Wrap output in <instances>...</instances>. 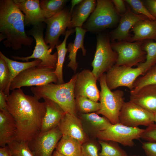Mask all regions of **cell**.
<instances>
[{
	"label": "cell",
	"mask_w": 156,
	"mask_h": 156,
	"mask_svg": "<svg viewBox=\"0 0 156 156\" xmlns=\"http://www.w3.org/2000/svg\"><path fill=\"white\" fill-rule=\"evenodd\" d=\"M143 48L146 53V59L145 62L140 64L138 66L143 68L146 73L156 64V41L150 40L143 41Z\"/></svg>",
	"instance_id": "cell-30"
},
{
	"label": "cell",
	"mask_w": 156,
	"mask_h": 156,
	"mask_svg": "<svg viewBox=\"0 0 156 156\" xmlns=\"http://www.w3.org/2000/svg\"><path fill=\"white\" fill-rule=\"evenodd\" d=\"M130 101L153 114L156 113V85H149L130 92Z\"/></svg>",
	"instance_id": "cell-19"
},
{
	"label": "cell",
	"mask_w": 156,
	"mask_h": 156,
	"mask_svg": "<svg viewBox=\"0 0 156 156\" xmlns=\"http://www.w3.org/2000/svg\"><path fill=\"white\" fill-rule=\"evenodd\" d=\"M62 135H67L79 141L82 144L88 138L80 118L77 116L65 113L58 125Z\"/></svg>",
	"instance_id": "cell-17"
},
{
	"label": "cell",
	"mask_w": 156,
	"mask_h": 156,
	"mask_svg": "<svg viewBox=\"0 0 156 156\" xmlns=\"http://www.w3.org/2000/svg\"><path fill=\"white\" fill-rule=\"evenodd\" d=\"M112 1L116 11L121 16L126 13L127 8L125 5V0H112Z\"/></svg>",
	"instance_id": "cell-40"
},
{
	"label": "cell",
	"mask_w": 156,
	"mask_h": 156,
	"mask_svg": "<svg viewBox=\"0 0 156 156\" xmlns=\"http://www.w3.org/2000/svg\"><path fill=\"white\" fill-rule=\"evenodd\" d=\"M55 69L38 66L29 68L20 73L12 81L10 90L23 86H40L51 83H57Z\"/></svg>",
	"instance_id": "cell-8"
},
{
	"label": "cell",
	"mask_w": 156,
	"mask_h": 156,
	"mask_svg": "<svg viewBox=\"0 0 156 156\" xmlns=\"http://www.w3.org/2000/svg\"><path fill=\"white\" fill-rule=\"evenodd\" d=\"M96 5V1L95 0H82L73 10L67 29L82 27L85 22L94 10Z\"/></svg>",
	"instance_id": "cell-23"
},
{
	"label": "cell",
	"mask_w": 156,
	"mask_h": 156,
	"mask_svg": "<svg viewBox=\"0 0 156 156\" xmlns=\"http://www.w3.org/2000/svg\"><path fill=\"white\" fill-rule=\"evenodd\" d=\"M145 73L144 69L139 66L137 68L125 66L114 65L106 73L107 85L111 90L120 86H125L131 90L134 83L140 75Z\"/></svg>",
	"instance_id": "cell-10"
},
{
	"label": "cell",
	"mask_w": 156,
	"mask_h": 156,
	"mask_svg": "<svg viewBox=\"0 0 156 156\" xmlns=\"http://www.w3.org/2000/svg\"><path fill=\"white\" fill-rule=\"evenodd\" d=\"M0 156H12L11 151L8 145L0 147Z\"/></svg>",
	"instance_id": "cell-43"
},
{
	"label": "cell",
	"mask_w": 156,
	"mask_h": 156,
	"mask_svg": "<svg viewBox=\"0 0 156 156\" xmlns=\"http://www.w3.org/2000/svg\"><path fill=\"white\" fill-rule=\"evenodd\" d=\"M7 96L0 90V110L8 112L7 103Z\"/></svg>",
	"instance_id": "cell-42"
},
{
	"label": "cell",
	"mask_w": 156,
	"mask_h": 156,
	"mask_svg": "<svg viewBox=\"0 0 156 156\" xmlns=\"http://www.w3.org/2000/svg\"><path fill=\"white\" fill-rule=\"evenodd\" d=\"M52 156H66L65 155H64L59 152H58V151H56V150H55L54 151Z\"/></svg>",
	"instance_id": "cell-45"
},
{
	"label": "cell",
	"mask_w": 156,
	"mask_h": 156,
	"mask_svg": "<svg viewBox=\"0 0 156 156\" xmlns=\"http://www.w3.org/2000/svg\"><path fill=\"white\" fill-rule=\"evenodd\" d=\"M44 23L33 26L32 28L28 31V34L32 36L36 41V46L32 55L26 57L14 56H11V57L15 60L26 62L32 58L39 59L41 62L37 66L55 69L57 60V53L56 52L51 54L53 50L45 42L44 37Z\"/></svg>",
	"instance_id": "cell-6"
},
{
	"label": "cell",
	"mask_w": 156,
	"mask_h": 156,
	"mask_svg": "<svg viewBox=\"0 0 156 156\" xmlns=\"http://www.w3.org/2000/svg\"><path fill=\"white\" fill-rule=\"evenodd\" d=\"M82 144L68 136L62 135L55 147V150L66 156H83Z\"/></svg>",
	"instance_id": "cell-26"
},
{
	"label": "cell",
	"mask_w": 156,
	"mask_h": 156,
	"mask_svg": "<svg viewBox=\"0 0 156 156\" xmlns=\"http://www.w3.org/2000/svg\"><path fill=\"white\" fill-rule=\"evenodd\" d=\"M120 17L112 0H97L94 10L82 28L87 31L98 32L118 24Z\"/></svg>",
	"instance_id": "cell-4"
},
{
	"label": "cell",
	"mask_w": 156,
	"mask_h": 156,
	"mask_svg": "<svg viewBox=\"0 0 156 156\" xmlns=\"http://www.w3.org/2000/svg\"><path fill=\"white\" fill-rule=\"evenodd\" d=\"M15 121L8 111L0 110V146H4L16 140Z\"/></svg>",
	"instance_id": "cell-21"
},
{
	"label": "cell",
	"mask_w": 156,
	"mask_h": 156,
	"mask_svg": "<svg viewBox=\"0 0 156 156\" xmlns=\"http://www.w3.org/2000/svg\"><path fill=\"white\" fill-rule=\"evenodd\" d=\"M24 15L13 0H0V41L6 47L18 50L29 46L34 38L25 30Z\"/></svg>",
	"instance_id": "cell-2"
},
{
	"label": "cell",
	"mask_w": 156,
	"mask_h": 156,
	"mask_svg": "<svg viewBox=\"0 0 156 156\" xmlns=\"http://www.w3.org/2000/svg\"><path fill=\"white\" fill-rule=\"evenodd\" d=\"M97 80L90 70L84 69L78 73L74 86L75 98L83 96L97 102L100 93L97 86Z\"/></svg>",
	"instance_id": "cell-15"
},
{
	"label": "cell",
	"mask_w": 156,
	"mask_h": 156,
	"mask_svg": "<svg viewBox=\"0 0 156 156\" xmlns=\"http://www.w3.org/2000/svg\"><path fill=\"white\" fill-rule=\"evenodd\" d=\"M75 31L74 29H67L63 42L59 44L56 45L55 47L57 53V60L54 73L57 78L58 84L64 83L63 77V67L65 57L68 51L66 47V42L69 36Z\"/></svg>",
	"instance_id": "cell-27"
},
{
	"label": "cell",
	"mask_w": 156,
	"mask_h": 156,
	"mask_svg": "<svg viewBox=\"0 0 156 156\" xmlns=\"http://www.w3.org/2000/svg\"><path fill=\"white\" fill-rule=\"evenodd\" d=\"M143 42L115 41L111 43L112 48L118 54L115 65L132 67L145 62L146 53L143 49Z\"/></svg>",
	"instance_id": "cell-9"
},
{
	"label": "cell",
	"mask_w": 156,
	"mask_h": 156,
	"mask_svg": "<svg viewBox=\"0 0 156 156\" xmlns=\"http://www.w3.org/2000/svg\"><path fill=\"white\" fill-rule=\"evenodd\" d=\"M119 122L132 127L139 125L148 127L154 123V114L134 103L124 102L120 111Z\"/></svg>",
	"instance_id": "cell-12"
},
{
	"label": "cell",
	"mask_w": 156,
	"mask_h": 156,
	"mask_svg": "<svg viewBox=\"0 0 156 156\" xmlns=\"http://www.w3.org/2000/svg\"><path fill=\"white\" fill-rule=\"evenodd\" d=\"M0 57L5 61L9 68L10 75V88L12 81L20 73L29 68L37 66L41 62V60L38 59L31 62H18L8 58L1 51Z\"/></svg>",
	"instance_id": "cell-28"
},
{
	"label": "cell",
	"mask_w": 156,
	"mask_h": 156,
	"mask_svg": "<svg viewBox=\"0 0 156 156\" xmlns=\"http://www.w3.org/2000/svg\"><path fill=\"white\" fill-rule=\"evenodd\" d=\"M99 143L101 147L99 156H125L127 155L117 143L102 140H99Z\"/></svg>",
	"instance_id": "cell-32"
},
{
	"label": "cell",
	"mask_w": 156,
	"mask_h": 156,
	"mask_svg": "<svg viewBox=\"0 0 156 156\" xmlns=\"http://www.w3.org/2000/svg\"><path fill=\"white\" fill-rule=\"evenodd\" d=\"M142 148L146 156H156V142H143Z\"/></svg>",
	"instance_id": "cell-39"
},
{
	"label": "cell",
	"mask_w": 156,
	"mask_h": 156,
	"mask_svg": "<svg viewBox=\"0 0 156 156\" xmlns=\"http://www.w3.org/2000/svg\"><path fill=\"white\" fill-rule=\"evenodd\" d=\"M125 156H141L138 155H125Z\"/></svg>",
	"instance_id": "cell-47"
},
{
	"label": "cell",
	"mask_w": 156,
	"mask_h": 156,
	"mask_svg": "<svg viewBox=\"0 0 156 156\" xmlns=\"http://www.w3.org/2000/svg\"><path fill=\"white\" fill-rule=\"evenodd\" d=\"M75 37L73 42H70L67 49L69 52L68 57L70 61L67 66L70 68L75 73L78 67V63L76 61V55L78 51L81 49L82 55H86V50L84 46V39L87 31L82 27H77L75 28Z\"/></svg>",
	"instance_id": "cell-25"
},
{
	"label": "cell",
	"mask_w": 156,
	"mask_h": 156,
	"mask_svg": "<svg viewBox=\"0 0 156 156\" xmlns=\"http://www.w3.org/2000/svg\"><path fill=\"white\" fill-rule=\"evenodd\" d=\"M44 99L46 111L44 116L40 132L49 131L58 126L65 112L57 103L47 98Z\"/></svg>",
	"instance_id": "cell-20"
},
{
	"label": "cell",
	"mask_w": 156,
	"mask_h": 156,
	"mask_svg": "<svg viewBox=\"0 0 156 156\" xmlns=\"http://www.w3.org/2000/svg\"><path fill=\"white\" fill-rule=\"evenodd\" d=\"M98 114L94 112L79 114L85 132L87 131L96 137L98 133L112 124L105 117L100 116Z\"/></svg>",
	"instance_id": "cell-24"
},
{
	"label": "cell",
	"mask_w": 156,
	"mask_h": 156,
	"mask_svg": "<svg viewBox=\"0 0 156 156\" xmlns=\"http://www.w3.org/2000/svg\"><path fill=\"white\" fill-rule=\"evenodd\" d=\"M148 18L146 16L134 13L129 8L126 13L121 16L117 27L110 33L109 36L112 42L129 41L132 36L130 32L132 27L138 22Z\"/></svg>",
	"instance_id": "cell-16"
},
{
	"label": "cell",
	"mask_w": 156,
	"mask_h": 156,
	"mask_svg": "<svg viewBox=\"0 0 156 156\" xmlns=\"http://www.w3.org/2000/svg\"><path fill=\"white\" fill-rule=\"evenodd\" d=\"M140 138L147 142H156V123L152 124L144 129Z\"/></svg>",
	"instance_id": "cell-38"
},
{
	"label": "cell",
	"mask_w": 156,
	"mask_h": 156,
	"mask_svg": "<svg viewBox=\"0 0 156 156\" xmlns=\"http://www.w3.org/2000/svg\"><path fill=\"white\" fill-rule=\"evenodd\" d=\"M78 73L66 83H51L44 86L31 87L30 90L38 100L49 99L58 104L66 113L77 116L74 89Z\"/></svg>",
	"instance_id": "cell-3"
},
{
	"label": "cell",
	"mask_w": 156,
	"mask_h": 156,
	"mask_svg": "<svg viewBox=\"0 0 156 156\" xmlns=\"http://www.w3.org/2000/svg\"><path fill=\"white\" fill-rule=\"evenodd\" d=\"M133 35L129 41H143L147 40L156 41V19L147 18L136 23L132 28L130 31Z\"/></svg>",
	"instance_id": "cell-22"
},
{
	"label": "cell",
	"mask_w": 156,
	"mask_h": 156,
	"mask_svg": "<svg viewBox=\"0 0 156 156\" xmlns=\"http://www.w3.org/2000/svg\"><path fill=\"white\" fill-rule=\"evenodd\" d=\"M10 76L7 63L0 57V90L3 91L7 96L10 94Z\"/></svg>",
	"instance_id": "cell-34"
},
{
	"label": "cell",
	"mask_w": 156,
	"mask_h": 156,
	"mask_svg": "<svg viewBox=\"0 0 156 156\" xmlns=\"http://www.w3.org/2000/svg\"><path fill=\"white\" fill-rule=\"evenodd\" d=\"M149 85H156V64L151 67L142 76L138 77L133 84L132 91L135 92Z\"/></svg>",
	"instance_id": "cell-33"
},
{
	"label": "cell",
	"mask_w": 156,
	"mask_h": 156,
	"mask_svg": "<svg viewBox=\"0 0 156 156\" xmlns=\"http://www.w3.org/2000/svg\"><path fill=\"white\" fill-rule=\"evenodd\" d=\"M7 96L8 112L17 127L16 140L29 142L40 132L46 108L35 96L25 94L21 89L12 90Z\"/></svg>",
	"instance_id": "cell-1"
},
{
	"label": "cell",
	"mask_w": 156,
	"mask_h": 156,
	"mask_svg": "<svg viewBox=\"0 0 156 156\" xmlns=\"http://www.w3.org/2000/svg\"><path fill=\"white\" fill-rule=\"evenodd\" d=\"M69 1L41 0L40 5L45 19L50 18L63 10Z\"/></svg>",
	"instance_id": "cell-29"
},
{
	"label": "cell",
	"mask_w": 156,
	"mask_h": 156,
	"mask_svg": "<svg viewBox=\"0 0 156 156\" xmlns=\"http://www.w3.org/2000/svg\"><path fill=\"white\" fill-rule=\"evenodd\" d=\"M143 1L150 13L156 19V0H145Z\"/></svg>",
	"instance_id": "cell-41"
},
{
	"label": "cell",
	"mask_w": 156,
	"mask_h": 156,
	"mask_svg": "<svg viewBox=\"0 0 156 156\" xmlns=\"http://www.w3.org/2000/svg\"><path fill=\"white\" fill-rule=\"evenodd\" d=\"M101 87L99 100L100 109L96 112L103 115L112 124L119 122V113L124 103L123 91L116 90L112 91L108 87L106 81V73L99 79Z\"/></svg>",
	"instance_id": "cell-5"
},
{
	"label": "cell",
	"mask_w": 156,
	"mask_h": 156,
	"mask_svg": "<svg viewBox=\"0 0 156 156\" xmlns=\"http://www.w3.org/2000/svg\"><path fill=\"white\" fill-rule=\"evenodd\" d=\"M62 134L58 126L47 132L40 133L29 142L34 156H52Z\"/></svg>",
	"instance_id": "cell-14"
},
{
	"label": "cell",
	"mask_w": 156,
	"mask_h": 156,
	"mask_svg": "<svg viewBox=\"0 0 156 156\" xmlns=\"http://www.w3.org/2000/svg\"><path fill=\"white\" fill-rule=\"evenodd\" d=\"M12 156H34L29 146V142L15 140L8 144Z\"/></svg>",
	"instance_id": "cell-35"
},
{
	"label": "cell",
	"mask_w": 156,
	"mask_h": 156,
	"mask_svg": "<svg viewBox=\"0 0 156 156\" xmlns=\"http://www.w3.org/2000/svg\"><path fill=\"white\" fill-rule=\"evenodd\" d=\"M24 15L25 26H33L44 22L45 18L39 0H13Z\"/></svg>",
	"instance_id": "cell-18"
},
{
	"label": "cell",
	"mask_w": 156,
	"mask_h": 156,
	"mask_svg": "<svg viewBox=\"0 0 156 156\" xmlns=\"http://www.w3.org/2000/svg\"><path fill=\"white\" fill-rule=\"evenodd\" d=\"M144 129L127 126L119 122L112 124L99 132L96 137L100 140L112 141L125 146H134V140L140 138Z\"/></svg>",
	"instance_id": "cell-11"
},
{
	"label": "cell",
	"mask_w": 156,
	"mask_h": 156,
	"mask_svg": "<svg viewBox=\"0 0 156 156\" xmlns=\"http://www.w3.org/2000/svg\"><path fill=\"white\" fill-rule=\"evenodd\" d=\"M109 35L101 34L96 37V48L91 63L92 72L98 80L116 62L118 54L112 48Z\"/></svg>",
	"instance_id": "cell-7"
},
{
	"label": "cell",
	"mask_w": 156,
	"mask_h": 156,
	"mask_svg": "<svg viewBox=\"0 0 156 156\" xmlns=\"http://www.w3.org/2000/svg\"><path fill=\"white\" fill-rule=\"evenodd\" d=\"M154 121L156 123V113L154 114Z\"/></svg>",
	"instance_id": "cell-46"
},
{
	"label": "cell",
	"mask_w": 156,
	"mask_h": 156,
	"mask_svg": "<svg viewBox=\"0 0 156 156\" xmlns=\"http://www.w3.org/2000/svg\"><path fill=\"white\" fill-rule=\"evenodd\" d=\"M125 1L139 14L144 15L150 19H156L150 13L143 1L140 0H126Z\"/></svg>",
	"instance_id": "cell-36"
},
{
	"label": "cell",
	"mask_w": 156,
	"mask_h": 156,
	"mask_svg": "<svg viewBox=\"0 0 156 156\" xmlns=\"http://www.w3.org/2000/svg\"><path fill=\"white\" fill-rule=\"evenodd\" d=\"M77 112L79 114H86L96 112L100 108V103L87 98L79 96L75 99Z\"/></svg>",
	"instance_id": "cell-31"
},
{
	"label": "cell",
	"mask_w": 156,
	"mask_h": 156,
	"mask_svg": "<svg viewBox=\"0 0 156 156\" xmlns=\"http://www.w3.org/2000/svg\"><path fill=\"white\" fill-rule=\"evenodd\" d=\"M99 150L98 146L92 142H86L82 145L83 156H99Z\"/></svg>",
	"instance_id": "cell-37"
},
{
	"label": "cell",
	"mask_w": 156,
	"mask_h": 156,
	"mask_svg": "<svg viewBox=\"0 0 156 156\" xmlns=\"http://www.w3.org/2000/svg\"><path fill=\"white\" fill-rule=\"evenodd\" d=\"M82 1V0H72L71 1V5L70 11L71 15L73 10V9L75 6L79 4Z\"/></svg>",
	"instance_id": "cell-44"
},
{
	"label": "cell",
	"mask_w": 156,
	"mask_h": 156,
	"mask_svg": "<svg viewBox=\"0 0 156 156\" xmlns=\"http://www.w3.org/2000/svg\"><path fill=\"white\" fill-rule=\"evenodd\" d=\"M71 18L70 10L64 9L62 11L48 19L44 23L47 27L44 40L46 44L53 50L57 45L59 44V38L61 35L65 36Z\"/></svg>",
	"instance_id": "cell-13"
}]
</instances>
